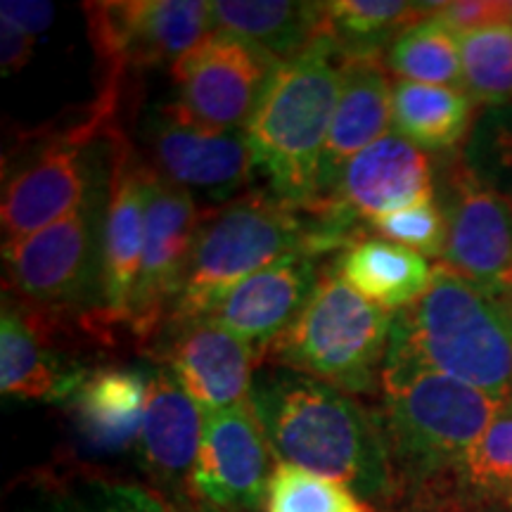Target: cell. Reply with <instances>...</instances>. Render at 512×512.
Segmentation results:
<instances>
[{
	"label": "cell",
	"mask_w": 512,
	"mask_h": 512,
	"mask_svg": "<svg viewBox=\"0 0 512 512\" xmlns=\"http://www.w3.org/2000/svg\"><path fill=\"white\" fill-rule=\"evenodd\" d=\"M280 463L335 479L373 512H384L394 479L375 408L356 396L294 373L264 366L249 394Z\"/></svg>",
	"instance_id": "1"
},
{
	"label": "cell",
	"mask_w": 512,
	"mask_h": 512,
	"mask_svg": "<svg viewBox=\"0 0 512 512\" xmlns=\"http://www.w3.org/2000/svg\"><path fill=\"white\" fill-rule=\"evenodd\" d=\"M356 240L332 216L280 200L268 188L204 207L183 290L164 325L202 318L223 292L285 256H337Z\"/></svg>",
	"instance_id": "2"
},
{
	"label": "cell",
	"mask_w": 512,
	"mask_h": 512,
	"mask_svg": "<svg viewBox=\"0 0 512 512\" xmlns=\"http://www.w3.org/2000/svg\"><path fill=\"white\" fill-rule=\"evenodd\" d=\"M347 53L325 34L280 62L245 128L254 166L280 200L313 209Z\"/></svg>",
	"instance_id": "3"
},
{
	"label": "cell",
	"mask_w": 512,
	"mask_h": 512,
	"mask_svg": "<svg viewBox=\"0 0 512 512\" xmlns=\"http://www.w3.org/2000/svg\"><path fill=\"white\" fill-rule=\"evenodd\" d=\"M387 356L418 363L512 406V318L498 297L444 264L430 290L394 313Z\"/></svg>",
	"instance_id": "4"
},
{
	"label": "cell",
	"mask_w": 512,
	"mask_h": 512,
	"mask_svg": "<svg viewBox=\"0 0 512 512\" xmlns=\"http://www.w3.org/2000/svg\"><path fill=\"white\" fill-rule=\"evenodd\" d=\"M501 411V403L470 384L384 356L375 415L392 465V498L470 451Z\"/></svg>",
	"instance_id": "5"
},
{
	"label": "cell",
	"mask_w": 512,
	"mask_h": 512,
	"mask_svg": "<svg viewBox=\"0 0 512 512\" xmlns=\"http://www.w3.org/2000/svg\"><path fill=\"white\" fill-rule=\"evenodd\" d=\"M335 259L302 313L264 349L261 366L290 368L351 396L380 392L394 313L358 294L339 275Z\"/></svg>",
	"instance_id": "6"
},
{
	"label": "cell",
	"mask_w": 512,
	"mask_h": 512,
	"mask_svg": "<svg viewBox=\"0 0 512 512\" xmlns=\"http://www.w3.org/2000/svg\"><path fill=\"white\" fill-rule=\"evenodd\" d=\"M124 88L100 86L98 98L79 121L46 126L29 138L22 162L5 171L3 242H15L53 226L93 192L91 150L119 126L117 114Z\"/></svg>",
	"instance_id": "7"
},
{
	"label": "cell",
	"mask_w": 512,
	"mask_h": 512,
	"mask_svg": "<svg viewBox=\"0 0 512 512\" xmlns=\"http://www.w3.org/2000/svg\"><path fill=\"white\" fill-rule=\"evenodd\" d=\"M5 294L31 309L67 316L98 297L100 238L95 192L72 214L29 238L3 242Z\"/></svg>",
	"instance_id": "8"
},
{
	"label": "cell",
	"mask_w": 512,
	"mask_h": 512,
	"mask_svg": "<svg viewBox=\"0 0 512 512\" xmlns=\"http://www.w3.org/2000/svg\"><path fill=\"white\" fill-rule=\"evenodd\" d=\"M278 64L254 43L211 31L171 67L174 100L159 112L202 131H245Z\"/></svg>",
	"instance_id": "9"
},
{
	"label": "cell",
	"mask_w": 512,
	"mask_h": 512,
	"mask_svg": "<svg viewBox=\"0 0 512 512\" xmlns=\"http://www.w3.org/2000/svg\"><path fill=\"white\" fill-rule=\"evenodd\" d=\"M434 200L448 230L441 264L491 297H510L512 207L470 169L463 150L434 164Z\"/></svg>",
	"instance_id": "10"
},
{
	"label": "cell",
	"mask_w": 512,
	"mask_h": 512,
	"mask_svg": "<svg viewBox=\"0 0 512 512\" xmlns=\"http://www.w3.org/2000/svg\"><path fill=\"white\" fill-rule=\"evenodd\" d=\"M88 31L105 72L102 86L124 88L133 69L183 60L211 34L207 0H124L83 5Z\"/></svg>",
	"instance_id": "11"
},
{
	"label": "cell",
	"mask_w": 512,
	"mask_h": 512,
	"mask_svg": "<svg viewBox=\"0 0 512 512\" xmlns=\"http://www.w3.org/2000/svg\"><path fill=\"white\" fill-rule=\"evenodd\" d=\"M200 223L202 209L197 207L195 195L166 181L147 164L143 254L131 318L126 325L140 347H150L174 311Z\"/></svg>",
	"instance_id": "12"
},
{
	"label": "cell",
	"mask_w": 512,
	"mask_h": 512,
	"mask_svg": "<svg viewBox=\"0 0 512 512\" xmlns=\"http://www.w3.org/2000/svg\"><path fill=\"white\" fill-rule=\"evenodd\" d=\"M273 448L252 403L204 413V437L190 475V501L221 512H264L275 472Z\"/></svg>",
	"instance_id": "13"
},
{
	"label": "cell",
	"mask_w": 512,
	"mask_h": 512,
	"mask_svg": "<svg viewBox=\"0 0 512 512\" xmlns=\"http://www.w3.org/2000/svg\"><path fill=\"white\" fill-rule=\"evenodd\" d=\"M107 207L100 223V306L102 328L128 325L136 294L145 233V169L131 140L112 133Z\"/></svg>",
	"instance_id": "14"
},
{
	"label": "cell",
	"mask_w": 512,
	"mask_h": 512,
	"mask_svg": "<svg viewBox=\"0 0 512 512\" xmlns=\"http://www.w3.org/2000/svg\"><path fill=\"white\" fill-rule=\"evenodd\" d=\"M150 354L204 413L249 401L261 366L259 349L204 318L164 325Z\"/></svg>",
	"instance_id": "15"
},
{
	"label": "cell",
	"mask_w": 512,
	"mask_h": 512,
	"mask_svg": "<svg viewBox=\"0 0 512 512\" xmlns=\"http://www.w3.org/2000/svg\"><path fill=\"white\" fill-rule=\"evenodd\" d=\"M434 200V162L406 138L387 133L351 159L316 211L363 238L366 223Z\"/></svg>",
	"instance_id": "16"
},
{
	"label": "cell",
	"mask_w": 512,
	"mask_h": 512,
	"mask_svg": "<svg viewBox=\"0 0 512 512\" xmlns=\"http://www.w3.org/2000/svg\"><path fill=\"white\" fill-rule=\"evenodd\" d=\"M384 512H512V406L470 451L396 491Z\"/></svg>",
	"instance_id": "17"
},
{
	"label": "cell",
	"mask_w": 512,
	"mask_h": 512,
	"mask_svg": "<svg viewBox=\"0 0 512 512\" xmlns=\"http://www.w3.org/2000/svg\"><path fill=\"white\" fill-rule=\"evenodd\" d=\"M147 150L157 174L188 192L200 190L209 207L252 190L256 166L245 131H202L157 112L147 124Z\"/></svg>",
	"instance_id": "18"
},
{
	"label": "cell",
	"mask_w": 512,
	"mask_h": 512,
	"mask_svg": "<svg viewBox=\"0 0 512 512\" xmlns=\"http://www.w3.org/2000/svg\"><path fill=\"white\" fill-rule=\"evenodd\" d=\"M67 316L31 309L5 294L0 316V392L62 403L91 366L64 351Z\"/></svg>",
	"instance_id": "19"
},
{
	"label": "cell",
	"mask_w": 512,
	"mask_h": 512,
	"mask_svg": "<svg viewBox=\"0 0 512 512\" xmlns=\"http://www.w3.org/2000/svg\"><path fill=\"white\" fill-rule=\"evenodd\" d=\"M332 259L335 256H285L223 292L202 318L221 325L264 354L268 344L302 313Z\"/></svg>",
	"instance_id": "20"
},
{
	"label": "cell",
	"mask_w": 512,
	"mask_h": 512,
	"mask_svg": "<svg viewBox=\"0 0 512 512\" xmlns=\"http://www.w3.org/2000/svg\"><path fill=\"white\" fill-rule=\"evenodd\" d=\"M204 437V411L166 368H152L150 401L136 453L152 482L174 496L171 508L190 503V475Z\"/></svg>",
	"instance_id": "21"
},
{
	"label": "cell",
	"mask_w": 512,
	"mask_h": 512,
	"mask_svg": "<svg viewBox=\"0 0 512 512\" xmlns=\"http://www.w3.org/2000/svg\"><path fill=\"white\" fill-rule=\"evenodd\" d=\"M392 91L389 69L382 55H347L337 110L325 143L318 176L316 207L328 200L339 174L392 126Z\"/></svg>",
	"instance_id": "22"
},
{
	"label": "cell",
	"mask_w": 512,
	"mask_h": 512,
	"mask_svg": "<svg viewBox=\"0 0 512 512\" xmlns=\"http://www.w3.org/2000/svg\"><path fill=\"white\" fill-rule=\"evenodd\" d=\"M152 370L91 366L62 403L86 444L102 453L136 448L150 401Z\"/></svg>",
	"instance_id": "23"
},
{
	"label": "cell",
	"mask_w": 512,
	"mask_h": 512,
	"mask_svg": "<svg viewBox=\"0 0 512 512\" xmlns=\"http://www.w3.org/2000/svg\"><path fill=\"white\" fill-rule=\"evenodd\" d=\"M335 266L358 294L389 313L413 306L434 280V266L425 256L370 235L337 254Z\"/></svg>",
	"instance_id": "24"
},
{
	"label": "cell",
	"mask_w": 512,
	"mask_h": 512,
	"mask_svg": "<svg viewBox=\"0 0 512 512\" xmlns=\"http://www.w3.org/2000/svg\"><path fill=\"white\" fill-rule=\"evenodd\" d=\"M211 31L242 38L268 50L280 62L292 60L328 34L325 3H242L214 0Z\"/></svg>",
	"instance_id": "25"
},
{
	"label": "cell",
	"mask_w": 512,
	"mask_h": 512,
	"mask_svg": "<svg viewBox=\"0 0 512 512\" xmlns=\"http://www.w3.org/2000/svg\"><path fill=\"white\" fill-rule=\"evenodd\" d=\"M475 102L460 88L396 81L392 91V128L420 150L453 152L470 138Z\"/></svg>",
	"instance_id": "26"
},
{
	"label": "cell",
	"mask_w": 512,
	"mask_h": 512,
	"mask_svg": "<svg viewBox=\"0 0 512 512\" xmlns=\"http://www.w3.org/2000/svg\"><path fill=\"white\" fill-rule=\"evenodd\" d=\"M439 3L406 0H332L325 3L328 36L347 55H382L403 31L422 22Z\"/></svg>",
	"instance_id": "27"
},
{
	"label": "cell",
	"mask_w": 512,
	"mask_h": 512,
	"mask_svg": "<svg viewBox=\"0 0 512 512\" xmlns=\"http://www.w3.org/2000/svg\"><path fill=\"white\" fill-rule=\"evenodd\" d=\"M389 74L399 81L446 86L463 91V62H460V38L434 15L406 29L389 46Z\"/></svg>",
	"instance_id": "28"
},
{
	"label": "cell",
	"mask_w": 512,
	"mask_h": 512,
	"mask_svg": "<svg viewBox=\"0 0 512 512\" xmlns=\"http://www.w3.org/2000/svg\"><path fill=\"white\" fill-rule=\"evenodd\" d=\"M460 38L463 91L475 105H512V24H496Z\"/></svg>",
	"instance_id": "29"
},
{
	"label": "cell",
	"mask_w": 512,
	"mask_h": 512,
	"mask_svg": "<svg viewBox=\"0 0 512 512\" xmlns=\"http://www.w3.org/2000/svg\"><path fill=\"white\" fill-rule=\"evenodd\" d=\"M264 512H373L335 479L287 463L275 465Z\"/></svg>",
	"instance_id": "30"
},
{
	"label": "cell",
	"mask_w": 512,
	"mask_h": 512,
	"mask_svg": "<svg viewBox=\"0 0 512 512\" xmlns=\"http://www.w3.org/2000/svg\"><path fill=\"white\" fill-rule=\"evenodd\" d=\"M463 157L512 207V105L491 107L475 121Z\"/></svg>",
	"instance_id": "31"
},
{
	"label": "cell",
	"mask_w": 512,
	"mask_h": 512,
	"mask_svg": "<svg viewBox=\"0 0 512 512\" xmlns=\"http://www.w3.org/2000/svg\"><path fill=\"white\" fill-rule=\"evenodd\" d=\"M380 235L394 245L408 247L422 256H444L446 249V219L441 214L437 200H427L415 207L394 211V214L380 216L366 223V235Z\"/></svg>",
	"instance_id": "32"
},
{
	"label": "cell",
	"mask_w": 512,
	"mask_h": 512,
	"mask_svg": "<svg viewBox=\"0 0 512 512\" xmlns=\"http://www.w3.org/2000/svg\"><path fill=\"white\" fill-rule=\"evenodd\" d=\"M67 498L74 512H174L157 491L110 479H86Z\"/></svg>",
	"instance_id": "33"
},
{
	"label": "cell",
	"mask_w": 512,
	"mask_h": 512,
	"mask_svg": "<svg viewBox=\"0 0 512 512\" xmlns=\"http://www.w3.org/2000/svg\"><path fill=\"white\" fill-rule=\"evenodd\" d=\"M448 29L458 36L470 34L496 24H512V3L501 0H456V3H439L434 10Z\"/></svg>",
	"instance_id": "34"
},
{
	"label": "cell",
	"mask_w": 512,
	"mask_h": 512,
	"mask_svg": "<svg viewBox=\"0 0 512 512\" xmlns=\"http://www.w3.org/2000/svg\"><path fill=\"white\" fill-rule=\"evenodd\" d=\"M34 46L36 36L27 34L8 19H0V67H3V76L22 72L34 55Z\"/></svg>",
	"instance_id": "35"
},
{
	"label": "cell",
	"mask_w": 512,
	"mask_h": 512,
	"mask_svg": "<svg viewBox=\"0 0 512 512\" xmlns=\"http://www.w3.org/2000/svg\"><path fill=\"white\" fill-rule=\"evenodd\" d=\"M55 8L53 3H38V0H3L0 3V19L17 24L31 36H38L46 31L53 22Z\"/></svg>",
	"instance_id": "36"
},
{
	"label": "cell",
	"mask_w": 512,
	"mask_h": 512,
	"mask_svg": "<svg viewBox=\"0 0 512 512\" xmlns=\"http://www.w3.org/2000/svg\"><path fill=\"white\" fill-rule=\"evenodd\" d=\"M29 512H74V508L72 503H69V498H57V501L50 503L46 510H29Z\"/></svg>",
	"instance_id": "37"
},
{
	"label": "cell",
	"mask_w": 512,
	"mask_h": 512,
	"mask_svg": "<svg viewBox=\"0 0 512 512\" xmlns=\"http://www.w3.org/2000/svg\"><path fill=\"white\" fill-rule=\"evenodd\" d=\"M174 512H221V510H214V508H209V505H204V503L190 501V503H185L183 508H178V510H174Z\"/></svg>",
	"instance_id": "38"
},
{
	"label": "cell",
	"mask_w": 512,
	"mask_h": 512,
	"mask_svg": "<svg viewBox=\"0 0 512 512\" xmlns=\"http://www.w3.org/2000/svg\"><path fill=\"white\" fill-rule=\"evenodd\" d=\"M498 299H501L503 306H505V311H508L510 318H512V294H510V297H498Z\"/></svg>",
	"instance_id": "39"
}]
</instances>
